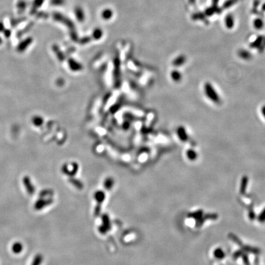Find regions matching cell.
<instances>
[{
	"instance_id": "cell-1",
	"label": "cell",
	"mask_w": 265,
	"mask_h": 265,
	"mask_svg": "<svg viewBox=\"0 0 265 265\" xmlns=\"http://www.w3.org/2000/svg\"><path fill=\"white\" fill-rule=\"evenodd\" d=\"M204 90L207 97L215 104H220L221 99L218 94L217 92L215 91V88L209 82L205 83L204 86Z\"/></svg>"
},
{
	"instance_id": "cell-3",
	"label": "cell",
	"mask_w": 265,
	"mask_h": 265,
	"mask_svg": "<svg viewBox=\"0 0 265 265\" xmlns=\"http://www.w3.org/2000/svg\"><path fill=\"white\" fill-rule=\"evenodd\" d=\"M250 46L252 48L259 49L260 52H263L265 49V37L263 36H259Z\"/></svg>"
},
{
	"instance_id": "cell-6",
	"label": "cell",
	"mask_w": 265,
	"mask_h": 265,
	"mask_svg": "<svg viewBox=\"0 0 265 265\" xmlns=\"http://www.w3.org/2000/svg\"><path fill=\"white\" fill-rule=\"evenodd\" d=\"M225 25L228 28H232L235 25L234 17L232 14H228L225 18Z\"/></svg>"
},
{
	"instance_id": "cell-26",
	"label": "cell",
	"mask_w": 265,
	"mask_h": 265,
	"mask_svg": "<svg viewBox=\"0 0 265 265\" xmlns=\"http://www.w3.org/2000/svg\"><path fill=\"white\" fill-rule=\"evenodd\" d=\"M259 220H260V222H265V209L263 211V212L261 213V214L260 215V216H259Z\"/></svg>"
},
{
	"instance_id": "cell-16",
	"label": "cell",
	"mask_w": 265,
	"mask_h": 265,
	"mask_svg": "<svg viewBox=\"0 0 265 265\" xmlns=\"http://www.w3.org/2000/svg\"><path fill=\"white\" fill-rule=\"evenodd\" d=\"M188 158L191 160H194L197 157V154L193 150H188L187 152Z\"/></svg>"
},
{
	"instance_id": "cell-20",
	"label": "cell",
	"mask_w": 265,
	"mask_h": 265,
	"mask_svg": "<svg viewBox=\"0 0 265 265\" xmlns=\"http://www.w3.org/2000/svg\"><path fill=\"white\" fill-rule=\"evenodd\" d=\"M202 214H203V212H202V211H197V212H193V213H191V214H190L188 215V217H192V218H195V219H200V218H201V217L202 216Z\"/></svg>"
},
{
	"instance_id": "cell-23",
	"label": "cell",
	"mask_w": 265,
	"mask_h": 265,
	"mask_svg": "<svg viewBox=\"0 0 265 265\" xmlns=\"http://www.w3.org/2000/svg\"><path fill=\"white\" fill-rule=\"evenodd\" d=\"M172 76H173V78L175 81H179V80L180 79V78H181V74H180V73H179L178 71H175V72H173V73Z\"/></svg>"
},
{
	"instance_id": "cell-13",
	"label": "cell",
	"mask_w": 265,
	"mask_h": 265,
	"mask_svg": "<svg viewBox=\"0 0 265 265\" xmlns=\"http://www.w3.org/2000/svg\"><path fill=\"white\" fill-rule=\"evenodd\" d=\"M248 183V179L246 176H244L243 179H242V183H241V193L242 194H243L246 190V187H247V185Z\"/></svg>"
},
{
	"instance_id": "cell-14",
	"label": "cell",
	"mask_w": 265,
	"mask_h": 265,
	"mask_svg": "<svg viewBox=\"0 0 265 265\" xmlns=\"http://www.w3.org/2000/svg\"><path fill=\"white\" fill-rule=\"evenodd\" d=\"M218 10L219 9H218L217 7L212 6V7H210L206 10L205 14H206V15H207L208 16H211V15H212L215 12H217Z\"/></svg>"
},
{
	"instance_id": "cell-12",
	"label": "cell",
	"mask_w": 265,
	"mask_h": 265,
	"mask_svg": "<svg viewBox=\"0 0 265 265\" xmlns=\"http://www.w3.org/2000/svg\"><path fill=\"white\" fill-rule=\"evenodd\" d=\"M42 256L41 254H37L33 259L31 265H41L42 262Z\"/></svg>"
},
{
	"instance_id": "cell-15",
	"label": "cell",
	"mask_w": 265,
	"mask_h": 265,
	"mask_svg": "<svg viewBox=\"0 0 265 265\" xmlns=\"http://www.w3.org/2000/svg\"><path fill=\"white\" fill-rule=\"evenodd\" d=\"M52 194H53V192L52 190L49 189H45L42 190L39 194V195L41 198H44L46 196H50L52 195Z\"/></svg>"
},
{
	"instance_id": "cell-31",
	"label": "cell",
	"mask_w": 265,
	"mask_h": 265,
	"mask_svg": "<svg viewBox=\"0 0 265 265\" xmlns=\"http://www.w3.org/2000/svg\"><path fill=\"white\" fill-rule=\"evenodd\" d=\"M262 114L263 115V116H264V117L265 118V105L262 107Z\"/></svg>"
},
{
	"instance_id": "cell-7",
	"label": "cell",
	"mask_w": 265,
	"mask_h": 265,
	"mask_svg": "<svg viewBox=\"0 0 265 265\" xmlns=\"http://www.w3.org/2000/svg\"><path fill=\"white\" fill-rule=\"evenodd\" d=\"M177 134L179 138L182 141H186L188 140V135L183 127H180L177 130Z\"/></svg>"
},
{
	"instance_id": "cell-25",
	"label": "cell",
	"mask_w": 265,
	"mask_h": 265,
	"mask_svg": "<svg viewBox=\"0 0 265 265\" xmlns=\"http://www.w3.org/2000/svg\"><path fill=\"white\" fill-rule=\"evenodd\" d=\"M217 218V215L216 214H207V215H206L205 219H216Z\"/></svg>"
},
{
	"instance_id": "cell-18",
	"label": "cell",
	"mask_w": 265,
	"mask_h": 265,
	"mask_svg": "<svg viewBox=\"0 0 265 265\" xmlns=\"http://www.w3.org/2000/svg\"><path fill=\"white\" fill-rule=\"evenodd\" d=\"M239 55L244 59H249L251 57V54L247 51V50H241L239 52Z\"/></svg>"
},
{
	"instance_id": "cell-11",
	"label": "cell",
	"mask_w": 265,
	"mask_h": 265,
	"mask_svg": "<svg viewBox=\"0 0 265 265\" xmlns=\"http://www.w3.org/2000/svg\"><path fill=\"white\" fill-rule=\"evenodd\" d=\"M185 60H186L185 57L184 55H182L179 56V57L177 58L175 60V62H174V64H175V65H176V66H180V65H183V64L185 63Z\"/></svg>"
},
{
	"instance_id": "cell-33",
	"label": "cell",
	"mask_w": 265,
	"mask_h": 265,
	"mask_svg": "<svg viewBox=\"0 0 265 265\" xmlns=\"http://www.w3.org/2000/svg\"><path fill=\"white\" fill-rule=\"evenodd\" d=\"M262 9H263V10H265V4H263V7H262Z\"/></svg>"
},
{
	"instance_id": "cell-19",
	"label": "cell",
	"mask_w": 265,
	"mask_h": 265,
	"mask_svg": "<svg viewBox=\"0 0 265 265\" xmlns=\"http://www.w3.org/2000/svg\"><path fill=\"white\" fill-rule=\"evenodd\" d=\"M243 249H244V250H245L247 252L254 253V254H259L260 252V251L258 249H256L254 247H251L249 246H246Z\"/></svg>"
},
{
	"instance_id": "cell-29",
	"label": "cell",
	"mask_w": 265,
	"mask_h": 265,
	"mask_svg": "<svg viewBox=\"0 0 265 265\" xmlns=\"http://www.w3.org/2000/svg\"><path fill=\"white\" fill-rule=\"evenodd\" d=\"M42 2H43V0H36L35 1V5H36L37 6H39L42 3Z\"/></svg>"
},
{
	"instance_id": "cell-5",
	"label": "cell",
	"mask_w": 265,
	"mask_h": 265,
	"mask_svg": "<svg viewBox=\"0 0 265 265\" xmlns=\"http://www.w3.org/2000/svg\"><path fill=\"white\" fill-rule=\"evenodd\" d=\"M23 244L20 242H15L12 246V251L15 254H18L21 253L23 251Z\"/></svg>"
},
{
	"instance_id": "cell-10",
	"label": "cell",
	"mask_w": 265,
	"mask_h": 265,
	"mask_svg": "<svg viewBox=\"0 0 265 265\" xmlns=\"http://www.w3.org/2000/svg\"><path fill=\"white\" fill-rule=\"evenodd\" d=\"M75 12H76V15L78 20L82 21L83 19H84V12L81 8L78 7V8L76 9Z\"/></svg>"
},
{
	"instance_id": "cell-28",
	"label": "cell",
	"mask_w": 265,
	"mask_h": 265,
	"mask_svg": "<svg viewBox=\"0 0 265 265\" xmlns=\"http://www.w3.org/2000/svg\"><path fill=\"white\" fill-rule=\"evenodd\" d=\"M241 255H242V252L241 251H238V252H235V254H234V257L235 258H236V259H237L238 257H239Z\"/></svg>"
},
{
	"instance_id": "cell-2",
	"label": "cell",
	"mask_w": 265,
	"mask_h": 265,
	"mask_svg": "<svg viewBox=\"0 0 265 265\" xmlns=\"http://www.w3.org/2000/svg\"><path fill=\"white\" fill-rule=\"evenodd\" d=\"M53 202V200L52 198H47V199H44L43 198H40L39 199H38L35 204H34V208L37 210H41L43 208L46 207V206L51 204Z\"/></svg>"
},
{
	"instance_id": "cell-8",
	"label": "cell",
	"mask_w": 265,
	"mask_h": 265,
	"mask_svg": "<svg viewBox=\"0 0 265 265\" xmlns=\"http://www.w3.org/2000/svg\"><path fill=\"white\" fill-rule=\"evenodd\" d=\"M113 15V12L110 9H106L101 13L102 17L105 20L110 19Z\"/></svg>"
},
{
	"instance_id": "cell-30",
	"label": "cell",
	"mask_w": 265,
	"mask_h": 265,
	"mask_svg": "<svg viewBox=\"0 0 265 265\" xmlns=\"http://www.w3.org/2000/svg\"><path fill=\"white\" fill-rule=\"evenodd\" d=\"M219 1V0H212V5H213V6L217 7V4H218Z\"/></svg>"
},
{
	"instance_id": "cell-17",
	"label": "cell",
	"mask_w": 265,
	"mask_h": 265,
	"mask_svg": "<svg viewBox=\"0 0 265 265\" xmlns=\"http://www.w3.org/2000/svg\"><path fill=\"white\" fill-rule=\"evenodd\" d=\"M214 255L219 259H222L225 257V254L221 249H217L214 251Z\"/></svg>"
},
{
	"instance_id": "cell-32",
	"label": "cell",
	"mask_w": 265,
	"mask_h": 265,
	"mask_svg": "<svg viewBox=\"0 0 265 265\" xmlns=\"http://www.w3.org/2000/svg\"><path fill=\"white\" fill-rule=\"evenodd\" d=\"M254 216H255V214H254V212H251V214H249V217L251 219H254Z\"/></svg>"
},
{
	"instance_id": "cell-34",
	"label": "cell",
	"mask_w": 265,
	"mask_h": 265,
	"mask_svg": "<svg viewBox=\"0 0 265 265\" xmlns=\"http://www.w3.org/2000/svg\"><path fill=\"white\" fill-rule=\"evenodd\" d=\"M190 2H195V0H190Z\"/></svg>"
},
{
	"instance_id": "cell-4",
	"label": "cell",
	"mask_w": 265,
	"mask_h": 265,
	"mask_svg": "<svg viewBox=\"0 0 265 265\" xmlns=\"http://www.w3.org/2000/svg\"><path fill=\"white\" fill-rule=\"evenodd\" d=\"M22 181H23V184L27 193L30 195H33L35 193L36 188L33 185V184L32 183L30 178L28 176H25L23 178Z\"/></svg>"
},
{
	"instance_id": "cell-22",
	"label": "cell",
	"mask_w": 265,
	"mask_h": 265,
	"mask_svg": "<svg viewBox=\"0 0 265 265\" xmlns=\"http://www.w3.org/2000/svg\"><path fill=\"white\" fill-rule=\"evenodd\" d=\"M104 185H105V187L107 189H110L112 188V186L114 185V182H112V180L109 179L105 182Z\"/></svg>"
},
{
	"instance_id": "cell-24",
	"label": "cell",
	"mask_w": 265,
	"mask_h": 265,
	"mask_svg": "<svg viewBox=\"0 0 265 265\" xmlns=\"http://www.w3.org/2000/svg\"><path fill=\"white\" fill-rule=\"evenodd\" d=\"M230 238H231V239H232L235 242H236V244H239V245H241V241H239L236 236H235V235H233L231 234V235H230Z\"/></svg>"
},
{
	"instance_id": "cell-27",
	"label": "cell",
	"mask_w": 265,
	"mask_h": 265,
	"mask_svg": "<svg viewBox=\"0 0 265 265\" xmlns=\"http://www.w3.org/2000/svg\"><path fill=\"white\" fill-rule=\"evenodd\" d=\"M203 17H204V15L201 14H195V15H193V18L194 19H198V18L201 19V18H203Z\"/></svg>"
},
{
	"instance_id": "cell-21",
	"label": "cell",
	"mask_w": 265,
	"mask_h": 265,
	"mask_svg": "<svg viewBox=\"0 0 265 265\" xmlns=\"http://www.w3.org/2000/svg\"><path fill=\"white\" fill-rule=\"evenodd\" d=\"M237 1V0H227L223 4V7L225 8H228L231 6H232L235 3H236V2Z\"/></svg>"
},
{
	"instance_id": "cell-9",
	"label": "cell",
	"mask_w": 265,
	"mask_h": 265,
	"mask_svg": "<svg viewBox=\"0 0 265 265\" xmlns=\"http://www.w3.org/2000/svg\"><path fill=\"white\" fill-rule=\"evenodd\" d=\"M254 26L257 30L262 29L264 26V22L261 18H256L254 21Z\"/></svg>"
}]
</instances>
